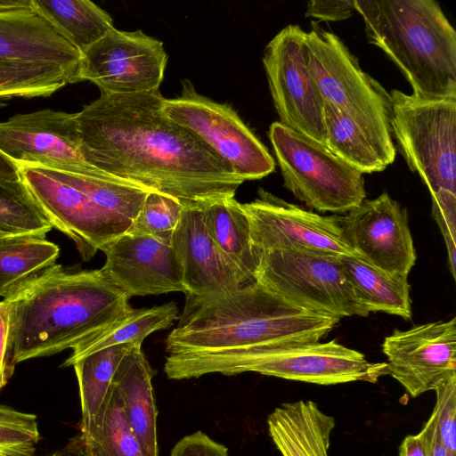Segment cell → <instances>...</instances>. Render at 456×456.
<instances>
[{
  "instance_id": "cell-1",
  "label": "cell",
  "mask_w": 456,
  "mask_h": 456,
  "mask_svg": "<svg viewBox=\"0 0 456 456\" xmlns=\"http://www.w3.org/2000/svg\"><path fill=\"white\" fill-rule=\"evenodd\" d=\"M159 91L101 94L76 113L87 163L149 191L203 206L244 182L195 134L162 111Z\"/></svg>"
},
{
  "instance_id": "cell-2",
  "label": "cell",
  "mask_w": 456,
  "mask_h": 456,
  "mask_svg": "<svg viewBox=\"0 0 456 456\" xmlns=\"http://www.w3.org/2000/svg\"><path fill=\"white\" fill-rule=\"evenodd\" d=\"M130 297L102 271L55 264L15 295L8 312L7 361L15 366L74 349L126 316Z\"/></svg>"
},
{
  "instance_id": "cell-3",
  "label": "cell",
  "mask_w": 456,
  "mask_h": 456,
  "mask_svg": "<svg viewBox=\"0 0 456 456\" xmlns=\"http://www.w3.org/2000/svg\"><path fill=\"white\" fill-rule=\"evenodd\" d=\"M340 319L312 312L257 281L183 310L168 354H208L321 342Z\"/></svg>"
},
{
  "instance_id": "cell-4",
  "label": "cell",
  "mask_w": 456,
  "mask_h": 456,
  "mask_svg": "<svg viewBox=\"0 0 456 456\" xmlns=\"http://www.w3.org/2000/svg\"><path fill=\"white\" fill-rule=\"evenodd\" d=\"M367 39L401 69L412 94L456 98V32L434 0H354Z\"/></svg>"
},
{
  "instance_id": "cell-5",
  "label": "cell",
  "mask_w": 456,
  "mask_h": 456,
  "mask_svg": "<svg viewBox=\"0 0 456 456\" xmlns=\"http://www.w3.org/2000/svg\"><path fill=\"white\" fill-rule=\"evenodd\" d=\"M20 173L53 228L75 243L83 261L133 226L124 216L133 209L134 190L120 179L33 165L20 166Z\"/></svg>"
},
{
  "instance_id": "cell-6",
  "label": "cell",
  "mask_w": 456,
  "mask_h": 456,
  "mask_svg": "<svg viewBox=\"0 0 456 456\" xmlns=\"http://www.w3.org/2000/svg\"><path fill=\"white\" fill-rule=\"evenodd\" d=\"M164 371L171 379L252 371L327 386L354 381L376 383L388 374V368L387 362H369L359 351L330 340L224 353L168 354Z\"/></svg>"
},
{
  "instance_id": "cell-7",
  "label": "cell",
  "mask_w": 456,
  "mask_h": 456,
  "mask_svg": "<svg viewBox=\"0 0 456 456\" xmlns=\"http://www.w3.org/2000/svg\"><path fill=\"white\" fill-rule=\"evenodd\" d=\"M305 48L308 68L323 101L395 156L390 94L361 69L357 58L337 35L316 21L305 34Z\"/></svg>"
},
{
  "instance_id": "cell-8",
  "label": "cell",
  "mask_w": 456,
  "mask_h": 456,
  "mask_svg": "<svg viewBox=\"0 0 456 456\" xmlns=\"http://www.w3.org/2000/svg\"><path fill=\"white\" fill-rule=\"evenodd\" d=\"M253 253L256 281L281 297L338 319L369 315L346 276L341 256L293 248Z\"/></svg>"
},
{
  "instance_id": "cell-9",
  "label": "cell",
  "mask_w": 456,
  "mask_h": 456,
  "mask_svg": "<svg viewBox=\"0 0 456 456\" xmlns=\"http://www.w3.org/2000/svg\"><path fill=\"white\" fill-rule=\"evenodd\" d=\"M268 136L284 186L318 212L347 213L366 198L363 174L314 142L281 122Z\"/></svg>"
},
{
  "instance_id": "cell-10",
  "label": "cell",
  "mask_w": 456,
  "mask_h": 456,
  "mask_svg": "<svg viewBox=\"0 0 456 456\" xmlns=\"http://www.w3.org/2000/svg\"><path fill=\"white\" fill-rule=\"evenodd\" d=\"M391 134L410 169L430 194L456 193V98L427 99L390 93Z\"/></svg>"
},
{
  "instance_id": "cell-11",
  "label": "cell",
  "mask_w": 456,
  "mask_h": 456,
  "mask_svg": "<svg viewBox=\"0 0 456 456\" xmlns=\"http://www.w3.org/2000/svg\"><path fill=\"white\" fill-rule=\"evenodd\" d=\"M182 86L179 96L163 99L167 118L195 134L244 182L274 171L266 147L231 106L200 94L188 79Z\"/></svg>"
},
{
  "instance_id": "cell-12",
  "label": "cell",
  "mask_w": 456,
  "mask_h": 456,
  "mask_svg": "<svg viewBox=\"0 0 456 456\" xmlns=\"http://www.w3.org/2000/svg\"><path fill=\"white\" fill-rule=\"evenodd\" d=\"M305 34L297 25L283 28L265 46L263 64L279 122L325 146L324 101L308 68Z\"/></svg>"
},
{
  "instance_id": "cell-13",
  "label": "cell",
  "mask_w": 456,
  "mask_h": 456,
  "mask_svg": "<svg viewBox=\"0 0 456 456\" xmlns=\"http://www.w3.org/2000/svg\"><path fill=\"white\" fill-rule=\"evenodd\" d=\"M81 54L78 82L89 81L110 95L159 91L167 62L161 41L115 28Z\"/></svg>"
},
{
  "instance_id": "cell-14",
  "label": "cell",
  "mask_w": 456,
  "mask_h": 456,
  "mask_svg": "<svg viewBox=\"0 0 456 456\" xmlns=\"http://www.w3.org/2000/svg\"><path fill=\"white\" fill-rule=\"evenodd\" d=\"M241 206L249 221L253 252L293 248L359 257L345 236L341 216L305 210L264 189Z\"/></svg>"
},
{
  "instance_id": "cell-15",
  "label": "cell",
  "mask_w": 456,
  "mask_h": 456,
  "mask_svg": "<svg viewBox=\"0 0 456 456\" xmlns=\"http://www.w3.org/2000/svg\"><path fill=\"white\" fill-rule=\"evenodd\" d=\"M0 151L19 167L111 176L86 161L76 113L45 109L0 122Z\"/></svg>"
},
{
  "instance_id": "cell-16",
  "label": "cell",
  "mask_w": 456,
  "mask_h": 456,
  "mask_svg": "<svg viewBox=\"0 0 456 456\" xmlns=\"http://www.w3.org/2000/svg\"><path fill=\"white\" fill-rule=\"evenodd\" d=\"M388 374L417 397L456 376V319L416 325L385 338Z\"/></svg>"
},
{
  "instance_id": "cell-17",
  "label": "cell",
  "mask_w": 456,
  "mask_h": 456,
  "mask_svg": "<svg viewBox=\"0 0 456 456\" xmlns=\"http://www.w3.org/2000/svg\"><path fill=\"white\" fill-rule=\"evenodd\" d=\"M341 224L359 258L387 273L408 277L417 258L408 214L387 192L363 200L341 216Z\"/></svg>"
},
{
  "instance_id": "cell-18",
  "label": "cell",
  "mask_w": 456,
  "mask_h": 456,
  "mask_svg": "<svg viewBox=\"0 0 456 456\" xmlns=\"http://www.w3.org/2000/svg\"><path fill=\"white\" fill-rule=\"evenodd\" d=\"M171 246L186 289L185 306L226 296L247 285L212 240L205 225L202 206L183 205Z\"/></svg>"
},
{
  "instance_id": "cell-19",
  "label": "cell",
  "mask_w": 456,
  "mask_h": 456,
  "mask_svg": "<svg viewBox=\"0 0 456 456\" xmlns=\"http://www.w3.org/2000/svg\"><path fill=\"white\" fill-rule=\"evenodd\" d=\"M102 251L106 256L102 271L130 297L186 292L179 262L169 243L128 232Z\"/></svg>"
},
{
  "instance_id": "cell-20",
  "label": "cell",
  "mask_w": 456,
  "mask_h": 456,
  "mask_svg": "<svg viewBox=\"0 0 456 456\" xmlns=\"http://www.w3.org/2000/svg\"><path fill=\"white\" fill-rule=\"evenodd\" d=\"M81 55L33 9L0 13V61L57 66L77 83Z\"/></svg>"
},
{
  "instance_id": "cell-21",
  "label": "cell",
  "mask_w": 456,
  "mask_h": 456,
  "mask_svg": "<svg viewBox=\"0 0 456 456\" xmlns=\"http://www.w3.org/2000/svg\"><path fill=\"white\" fill-rule=\"evenodd\" d=\"M335 425L310 400L282 403L267 418L269 436L282 456H329Z\"/></svg>"
},
{
  "instance_id": "cell-22",
  "label": "cell",
  "mask_w": 456,
  "mask_h": 456,
  "mask_svg": "<svg viewBox=\"0 0 456 456\" xmlns=\"http://www.w3.org/2000/svg\"><path fill=\"white\" fill-rule=\"evenodd\" d=\"M141 346H134L124 356L111 383L120 396L126 419L144 454L158 456L153 370Z\"/></svg>"
},
{
  "instance_id": "cell-23",
  "label": "cell",
  "mask_w": 456,
  "mask_h": 456,
  "mask_svg": "<svg viewBox=\"0 0 456 456\" xmlns=\"http://www.w3.org/2000/svg\"><path fill=\"white\" fill-rule=\"evenodd\" d=\"M201 208L208 232L225 259L245 284L256 281L250 225L241 203L227 197Z\"/></svg>"
},
{
  "instance_id": "cell-24",
  "label": "cell",
  "mask_w": 456,
  "mask_h": 456,
  "mask_svg": "<svg viewBox=\"0 0 456 456\" xmlns=\"http://www.w3.org/2000/svg\"><path fill=\"white\" fill-rule=\"evenodd\" d=\"M60 248L45 236L13 234L0 239V297L15 295L56 264Z\"/></svg>"
},
{
  "instance_id": "cell-25",
  "label": "cell",
  "mask_w": 456,
  "mask_h": 456,
  "mask_svg": "<svg viewBox=\"0 0 456 456\" xmlns=\"http://www.w3.org/2000/svg\"><path fill=\"white\" fill-rule=\"evenodd\" d=\"M340 261L355 294L370 313L411 319L408 277L387 273L355 256H341Z\"/></svg>"
},
{
  "instance_id": "cell-26",
  "label": "cell",
  "mask_w": 456,
  "mask_h": 456,
  "mask_svg": "<svg viewBox=\"0 0 456 456\" xmlns=\"http://www.w3.org/2000/svg\"><path fill=\"white\" fill-rule=\"evenodd\" d=\"M325 147L362 174L384 170L395 156L330 102H324Z\"/></svg>"
},
{
  "instance_id": "cell-27",
  "label": "cell",
  "mask_w": 456,
  "mask_h": 456,
  "mask_svg": "<svg viewBox=\"0 0 456 456\" xmlns=\"http://www.w3.org/2000/svg\"><path fill=\"white\" fill-rule=\"evenodd\" d=\"M32 9L81 53L114 28L110 15L89 0H32Z\"/></svg>"
},
{
  "instance_id": "cell-28",
  "label": "cell",
  "mask_w": 456,
  "mask_h": 456,
  "mask_svg": "<svg viewBox=\"0 0 456 456\" xmlns=\"http://www.w3.org/2000/svg\"><path fill=\"white\" fill-rule=\"evenodd\" d=\"M75 442L82 456H146L112 383L93 423Z\"/></svg>"
},
{
  "instance_id": "cell-29",
  "label": "cell",
  "mask_w": 456,
  "mask_h": 456,
  "mask_svg": "<svg viewBox=\"0 0 456 456\" xmlns=\"http://www.w3.org/2000/svg\"><path fill=\"white\" fill-rule=\"evenodd\" d=\"M136 343L107 346L86 354L72 363L78 382L82 419L80 432H85L99 412L120 362ZM142 346V345H141Z\"/></svg>"
},
{
  "instance_id": "cell-30",
  "label": "cell",
  "mask_w": 456,
  "mask_h": 456,
  "mask_svg": "<svg viewBox=\"0 0 456 456\" xmlns=\"http://www.w3.org/2000/svg\"><path fill=\"white\" fill-rule=\"evenodd\" d=\"M178 313L175 302L152 307L132 308L126 316L100 335L72 349L62 367H69L81 356L107 346L126 343L142 345L150 334L172 326L178 318Z\"/></svg>"
},
{
  "instance_id": "cell-31",
  "label": "cell",
  "mask_w": 456,
  "mask_h": 456,
  "mask_svg": "<svg viewBox=\"0 0 456 456\" xmlns=\"http://www.w3.org/2000/svg\"><path fill=\"white\" fill-rule=\"evenodd\" d=\"M74 83L57 66L0 61V108L10 99L47 97Z\"/></svg>"
},
{
  "instance_id": "cell-32",
  "label": "cell",
  "mask_w": 456,
  "mask_h": 456,
  "mask_svg": "<svg viewBox=\"0 0 456 456\" xmlns=\"http://www.w3.org/2000/svg\"><path fill=\"white\" fill-rule=\"evenodd\" d=\"M52 229L53 226L21 179H0V230L10 234L46 236Z\"/></svg>"
},
{
  "instance_id": "cell-33",
  "label": "cell",
  "mask_w": 456,
  "mask_h": 456,
  "mask_svg": "<svg viewBox=\"0 0 456 456\" xmlns=\"http://www.w3.org/2000/svg\"><path fill=\"white\" fill-rule=\"evenodd\" d=\"M183 208V204L173 197L150 191L129 232L150 235L171 244Z\"/></svg>"
},
{
  "instance_id": "cell-34",
  "label": "cell",
  "mask_w": 456,
  "mask_h": 456,
  "mask_svg": "<svg viewBox=\"0 0 456 456\" xmlns=\"http://www.w3.org/2000/svg\"><path fill=\"white\" fill-rule=\"evenodd\" d=\"M39 438L37 415L0 405V456H35Z\"/></svg>"
},
{
  "instance_id": "cell-35",
  "label": "cell",
  "mask_w": 456,
  "mask_h": 456,
  "mask_svg": "<svg viewBox=\"0 0 456 456\" xmlns=\"http://www.w3.org/2000/svg\"><path fill=\"white\" fill-rule=\"evenodd\" d=\"M436 402L431 417L441 444L456 454V376L435 389Z\"/></svg>"
},
{
  "instance_id": "cell-36",
  "label": "cell",
  "mask_w": 456,
  "mask_h": 456,
  "mask_svg": "<svg viewBox=\"0 0 456 456\" xmlns=\"http://www.w3.org/2000/svg\"><path fill=\"white\" fill-rule=\"evenodd\" d=\"M432 216L444 236L450 272L455 279L456 260V193L442 190L431 195Z\"/></svg>"
},
{
  "instance_id": "cell-37",
  "label": "cell",
  "mask_w": 456,
  "mask_h": 456,
  "mask_svg": "<svg viewBox=\"0 0 456 456\" xmlns=\"http://www.w3.org/2000/svg\"><path fill=\"white\" fill-rule=\"evenodd\" d=\"M170 456H229L228 449L201 431L183 437Z\"/></svg>"
},
{
  "instance_id": "cell-38",
  "label": "cell",
  "mask_w": 456,
  "mask_h": 456,
  "mask_svg": "<svg viewBox=\"0 0 456 456\" xmlns=\"http://www.w3.org/2000/svg\"><path fill=\"white\" fill-rule=\"evenodd\" d=\"M354 11V0H311L306 4L305 17L341 21L351 17Z\"/></svg>"
},
{
  "instance_id": "cell-39",
  "label": "cell",
  "mask_w": 456,
  "mask_h": 456,
  "mask_svg": "<svg viewBox=\"0 0 456 456\" xmlns=\"http://www.w3.org/2000/svg\"><path fill=\"white\" fill-rule=\"evenodd\" d=\"M8 327L7 305L2 299L0 300V391L13 374L9 369L7 361Z\"/></svg>"
},
{
  "instance_id": "cell-40",
  "label": "cell",
  "mask_w": 456,
  "mask_h": 456,
  "mask_svg": "<svg viewBox=\"0 0 456 456\" xmlns=\"http://www.w3.org/2000/svg\"><path fill=\"white\" fill-rule=\"evenodd\" d=\"M398 456H429L428 438L424 428L417 435L404 437Z\"/></svg>"
},
{
  "instance_id": "cell-41",
  "label": "cell",
  "mask_w": 456,
  "mask_h": 456,
  "mask_svg": "<svg viewBox=\"0 0 456 456\" xmlns=\"http://www.w3.org/2000/svg\"><path fill=\"white\" fill-rule=\"evenodd\" d=\"M423 428L425 429L428 438L429 456H456V454L450 452L441 444L436 431L434 419L431 416L426 422Z\"/></svg>"
},
{
  "instance_id": "cell-42",
  "label": "cell",
  "mask_w": 456,
  "mask_h": 456,
  "mask_svg": "<svg viewBox=\"0 0 456 456\" xmlns=\"http://www.w3.org/2000/svg\"><path fill=\"white\" fill-rule=\"evenodd\" d=\"M0 179L20 180V167L0 151Z\"/></svg>"
},
{
  "instance_id": "cell-43",
  "label": "cell",
  "mask_w": 456,
  "mask_h": 456,
  "mask_svg": "<svg viewBox=\"0 0 456 456\" xmlns=\"http://www.w3.org/2000/svg\"><path fill=\"white\" fill-rule=\"evenodd\" d=\"M32 9V0H0V13Z\"/></svg>"
},
{
  "instance_id": "cell-44",
  "label": "cell",
  "mask_w": 456,
  "mask_h": 456,
  "mask_svg": "<svg viewBox=\"0 0 456 456\" xmlns=\"http://www.w3.org/2000/svg\"><path fill=\"white\" fill-rule=\"evenodd\" d=\"M49 456H82L76 442L69 443L65 448L58 450Z\"/></svg>"
},
{
  "instance_id": "cell-45",
  "label": "cell",
  "mask_w": 456,
  "mask_h": 456,
  "mask_svg": "<svg viewBox=\"0 0 456 456\" xmlns=\"http://www.w3.org/2000/svg\"><path fill=\"white\" fill-rule=\"evenodd\" d=\"M8 235H13V234H10L8 232H5L0 230V239L3 237L8 236Z\"/></svg>"
}]
</instances>
